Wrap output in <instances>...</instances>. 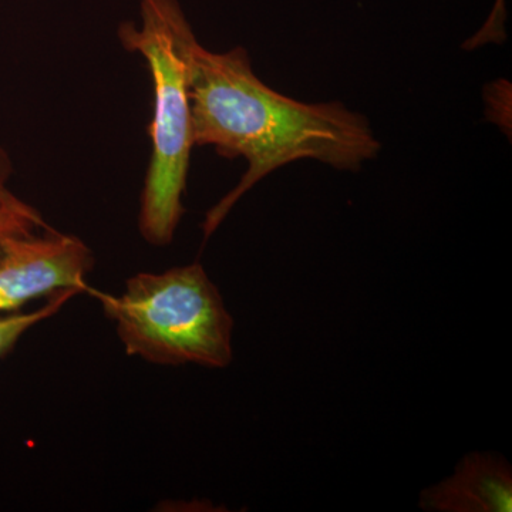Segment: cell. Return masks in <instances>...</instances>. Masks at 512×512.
Here are the masks:
<instances>
[{
    "mask_svg": "<svg viewBox=\"0 0 512 512\" xmlns=\"http://www.w3.org/2000/svg\"><path fill=\"white\" fill-rule=\"evenodd\" d=\"M140 10V29L133 22L119 29L121 43L146 59L154 82L153 150L138 225L147 242L165 247L173 241L184 214L181 200L195 146L190 67L197 37L178 0H141Z\"/></svg>",
    "mask_w": 512,
    "mask_h": 512,
    "instance_id": "2",
    "label": "cell"
},
{
    "mask_svg": "<svg viewBox=\"0 0 512 512\" xmlns=\"http://www.w3.org/2000/svg\"><path fill=\"white\" fill-rule=\"evenodd\" d=\"M192 138L221 156L244 157L237 187L207 212L204 241L266 175L299 160L357 171L376 158L380 143L369 120L340 103L308 104L275 92L255 76L242 47L214 53L195 42L191 52Z\"/></svg>",
    "mask_w": 512,
    "mask_h": 512,
    "instance_id": "1",
    "label": "cell"
},
{
    "mask_svg": "<svg viewBox=\"0 0 512 512\" xmlns=\"http://www.w3.org/2000/svg\"><path fill=\"white\" fill-rule=\"evenodd\" d=\"M9 173V163L5 154L0 150V187H5V180Z\"/></svg>",
    "mask_w": 512,
    "mask_h": 512,
    "instance_id": "9",
    "label": "cell"
},
{
    "mask_svg": "<svg viewBox=\"0 0 512 512\" xmlns=\"http://www.w3.org/2000/svg\"><path fill=\"white\" fill-rule=\"evenodd\" d=\"M93 293L116 323L127 355L157 365L211 369L232 362L234 319L200 264L138 274L120 296Z\"/></svg>",
    "mask_w": 512,
    "mask_h": 512,
    "instance_id": "3",
    "label": "cell"
},
{
    "mask_svg": "<svg viewBox=\"0 0 512 512\" xmlns=\"http://www.w3.org/2000/svg\"><path fill=\"white\" fill-rule=\"evenodd\" d=\"M37 227H46L40 215L5 187H0V239L28 237Z\"/></svg>",
    "mask_w": 512,
    "mask_h": 512,
    "instance_id": "7",
    "label": "cell"
},
{
    "mask_svg": "<svg viewBox=\"0 0 512 512\" xmlns=\"http://www.w3.org/2000/svg\"><path fill=\"white\" fill-rule=\"evenodd\" d=\"M93 264L92 251L72 235L0 239V312L66 289L92 291L86 276Z\"/></svg>",
    "mask_w": 512,
    "mask_h": 512,
    "instance_id": "4",
    "label": "cell"
},
{
    "mask_svg": "<svg viewBox=\"0 0 512 512\" xmlns=\"http://www.w3.org/2000/svg\"><path fill=\"white\" fill-rule=\"evenodd\" d=\"M505 10L504 0H495L493 12L490 18L484 23L483 28L478 30L473 39L468 40L466 47L468 50L478 49L487 43H501L505 39Z\"/></svg>",
    "mask_w": 512,
    "mask_h": 512,
    "instance_id": "8",
    "label": "cell"
},
{
    "mask_svg": "<svg viewBox=\"0 0 512 512\" xmlns=\"http://www.w3.org/2000/svg\"><path fill=\"white\" fill-rule=\"evenodd\" d=\"M420 507L439 512H511V467L495 454H468L453 476L423 491Z\"/></svg>",
    "mask_w": 512,
    "mask_h": 512,
    "instance_id": "5",
    "label": "cell"
},
{
    "mask_svg": "<svg viewBox=\"0 0 512 512\" xmlns=\"http://www.w3.org/2000/svg\"><path fill=\"white\" fill-rule=\"evenodd\" d=\"M76 293L79 292L73 291V289L56 292L53 293L49 302L37 311L0 316V357L8 355L29 329H32L37 323L49 319L50 316L56 315Z\"/></svg>",
    "mask_w": 512,
    "mask_h": 512,
    "instance_id": "6",
    "label": "cell"
}]
</instances>
